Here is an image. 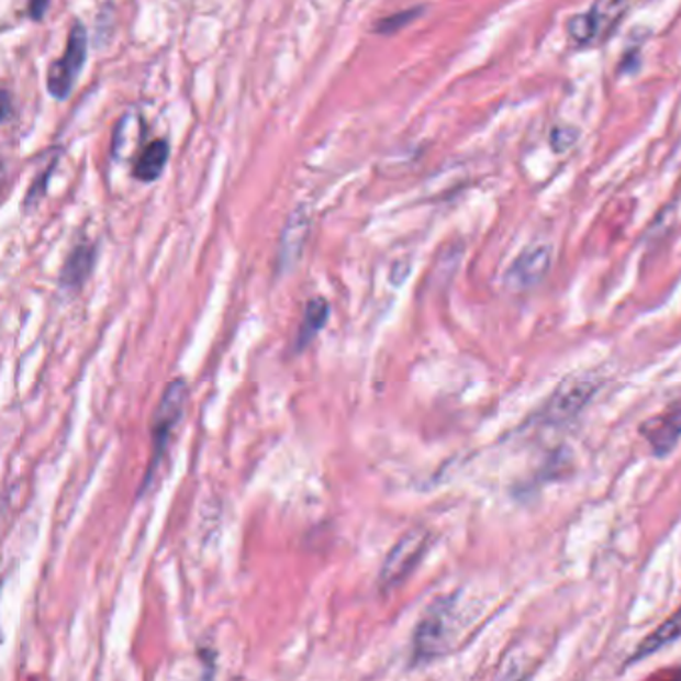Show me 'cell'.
I'll return each mask as SVG.
<instances>
[{
  "mask_svg": "<svg viewBox=\"0 0 681 681\" xmlns=\"http://www.w3.org/2000/svg\"><path fill=\"white\" fill-rule=\"evenodd\" d=\"M330 304L326 298H310L304 306V314L298 324L297 340H294V350H306L312 342L319 338L320 332L328 324Z\"/></svg>",
  "mask_w": 681,
  "mask_h": 681,
  "instance_id": "8fae6325",
  "label": "cell"
},
{
  "mask_svg": "<svg viewBox=\"0 0 681 681\" xmlns=\"http://www.w3.org/2000/svg\"><path fill=\"white\" fill-rule=\"evenodd\" d=\"M188 382L185 378H175L170 384L166 386L165 392L160 395V402L154 410L153 428H150V438H153V451H150V460L146 466L143 482L138 485V498H143L150 483L156 478V472L160 468V464L165 460L166 450L170 446V438L175 434L176 426L180 424V420L185 416V408L188 402Z\"/></svg>",
  "mask_w": 681,
  "mask_h": 681,
  "instance_id": "6da1fadb",
  "label": "cell"
},
{
  "mask_svg": "<svg viewBox=\"0 0 681 681\" xmlns=\"http://www.w3.org/2000/svg\"><path fill=\"white\" fill-rule=\"evenodd\" d=\"M94 260H97V248L90 244H78L77 248L66 258L63 272L58 278V286L65 292L77 294L78 290H82V286L92 275Z\"/></svg>",
  "mask_w": 681,
  "mask_h": 681,
  "instance_id": "9c48e42d",
  "label": "cell"
},
{
  "mask_svg": "<svg viewBox=\"0 0 681 681\" xmlns=\"http://www.w3.org/2000/svg\"><path fill=\"white\" fill-rule=\"evenodd\" d=\"M551 266V246L549 244H532L517 254L516 260L510 264L504 280L514 292H524L538 286L549 272Z\"/></svg>",
  "mask_w": 681,
  "mask_h": 681,
  "instance_id": "52a82bcc",
  "label": "cell"
},
{
  "mask_svg": "<svg viewBox=\"0 0 681 681\" xmlns=\"http://www.w3.org/2000/svg\"><path fill=\"white\" fill-rule=\"evenodd\" d=\"M87 31L80 22H77L68 34L65 55L48 68L46 87L55 99L63 100L70 94V90L75 87V80H77L80 70H82V65L87 60Z\"/></svg>",
  "mask_w": 681,
  "mask_h": 681,
  "instance_id": "277c9868",
  "label": "cell"
},
{
  "mask_svg": "<svg viewBox=\"0 0 681 681\" xmlns=\"http://www.w3.org/2000/svg\"><path fill=\"white\" fill-rule=\"evenodd\" d=\"M598 386L600 382L590 376L568 378L549 400L548 408H546L548 422L563 424V422H570L571 417L578 416L592 400Z\"/></svg>",
  "mask_w": 681,
  "mask_h": 681,
  "instance_id": "8992f818",
  "label": "cell"
},
{
  "mask_svg": "<svg viewBox=\"0 0 681 681\" xmlns=\"http://www.w3.org/2000/svg\"><path fill=\"white\" fill-rule=\"evenodd\" d=\"M629 11V0H593L588 11L578 12L568 19L566 31L573 44L595 46L615 33Z\"/></svg>",
  "mask_w": 681,
  "mask_h": 681,
  "instance_id": "7a4b0ae2",
  "label": "cell"
},
{
  "mask_svg": "<svg viewBox=\"0 0 681 681\" xmlns=\"http://www.w3.org/2000/svg\"><path fill=\"white\" fill-rule=\"evenodd\" d=\"M46 9H48V0H31V16L34 21H41Z\"/></svg>",
  "mask_w": 681,
  "mask_h": 681,
  "instance_id": "2e32d148",
  "label": "cell"
},
{
  "mask_svg": "<svg viewBox=\"0 0 681 681\" xmlns=\"http://www.w3.org/2000/svg\"><path fill=\"white\" fill-rule=\"evenodd\" d=\"M422 12V9H410V11L398 12V14H392V16H388V19H382V21L378 22V26H376V31L380 34H394L400 31V29H404L406 24L414 21L417 14Z\"/></svg>",
  "mask_w": 681,
  "mask_h": 681,
  "instance_id": "9a60e30c",
  "label": "cell"
},
{
  "mask_svg": "<svg viewBox=\"0 0 681 681\" xmlns=\"http://www.w3.org/2000/svg\"><path fill=\"white\" fill-rule=\"evenodd\" d=\"M170 156V148L166 141H154L144 148L143 156L134 166V176L143 182H154L158 176L163 175L166 163Z\"/></svg>",
  "mask_w": 681,
  "mask_h": 681,
  "instance_id": "7c38bea8",
  "label": "cell"
},
{
  "mask_svg": "<svg viewBox=\"0 0 681 681\" xmlns=\"http://www.w3.org/2000/svg\"><path fill=\"white\" fill-rule=\"evenodd\" d=\"M641 432L658 456L670 454L681 438V398L666 408V412L646 422Z\"/></svg>",
  "mask_w": 681,
  "mask_h": 681,
  "instance_id": "ba28073f",
  "label": "cell"
},
{
  "mask_svg": "<svg viewBox=\"0 0 681 681\" xmlns=\"http://www.w3.org/2000/svg\"><path fill=\"white\" fill-rule=\"evenodd\" d=\"M450 602L439 600L429 607L414 632V661H429L448 651L450 646Z\"/></svg>",
  "mask_w": 681,
  "mask_h": 681,
  "instance_id": "5b68a950",
  "label": "cell"
},
{
  "mask_svg": "<svg viewBox=\"0 0 681 681\" xmlns=\"http://www.w3.org/2000/svg\"><path fill=\"white\" fill-rule=\"evenodd\" d=\"M428 546L429 534L424 527H414L408 532L406 536L398 539L382 563V570L378 576V588L382 592H390L410 578L412 571L416 570L417 563L424 558Z\"/></svg>",
  "mask_w": 681,
  "mask_h": 681,
  "instance_id": "3957f363",
  "label": "cell"
},
{
  "mask_svg": "<svg viewBox=\"0 0 681 681\" xmlns=\"http://www.w3.org/2000/svg\"><path fill=\"white\" fill-rule=\"evenodd\" d=\"M580 131L570 124H556L549 132V144L554 153H566L573 144L578 143Z\"/></svg>",
  "mask_w": 681,
  "mask_h": 681,
  "instance_id": "5bb4252c",
  "label": "cell"
},
{
  "mask_svg": "<svg viewBox=\"0 0 681 681\" xmlns=\"http://www.w3.org/2000/svg\"><path fill=\"white\" fill-rule=\"evenodd\" d=\"M308 231H310V222H308V216L302 210L294 212L286 222V228L282 232V238H280V250H278V270L280 272L290 270L298 263L300 254L304 250V244H306Z\"/></svg>",
  "mask_w": 681,
  "mask_h": 681,
  "instance_id": "30bf717a",
  "label": "cell"
},
{
  "mask_svg": "<svg viewBox=\"0 0 681 681\" xmlns=\"http://www.w3.org/2000/svg\"><path fill=\"white\" fill-rule=\"evenodd\" d=\"M678 637H681V610L671 615L666 624H661V626L637 648L636 656L632 659L637 661V659L651 656V654H656V651H659L663 646H668L671 641H676Z\"/></svg>",
  "mask_w": 681,
  "mask_h": 681,
  "instance_id": "4fadbf2b",
  "label": "cell"
}]
</instances>
